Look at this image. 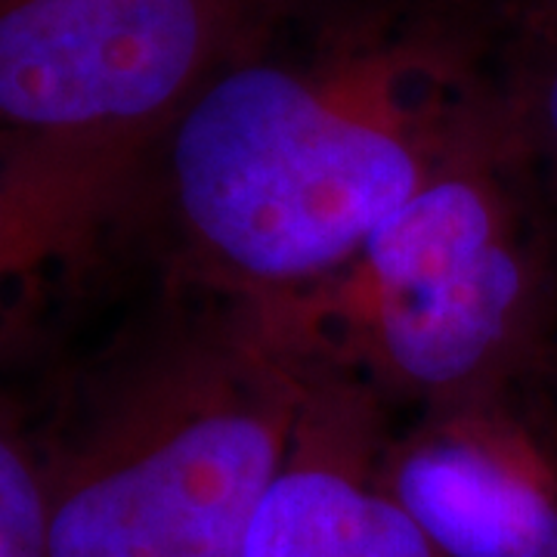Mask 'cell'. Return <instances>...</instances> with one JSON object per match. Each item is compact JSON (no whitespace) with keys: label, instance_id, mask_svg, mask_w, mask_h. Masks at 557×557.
<instances>
[{"label":"cell","instance_id":"cell-5","mask_svg":"<svg viewBox=\"0 0 557 557\" xmlns=\"http://www.w3.org/2000/svg\"><path fill=\"white\" fill-rule=\"evenodd\" d=\"M379 478L440 557H557V456L527 387L416 418Z\"/></svg>","mask_w":557,"mask_h":557},{"label":"cell","instance_id":"cell-11","mask_svg":"<svg viewBox=\"0 0 557 557\" xmlns=\"http://www.w3.org/2000/svg\"><path fill=\"white\" fill-rule=\"evenodd\" d=\"M508 35L545 28L557 22V0H490Z\"/></svg>","mask_w":557,"mask_h":557},{"label":"cell","instance_id":"cell-2","mask_svg":"<svg viewBox=\"0 0 557 557\" xmlns=\"http://www.w3.org/2000/svg\"><path fill=\"white\" fill-rule=\"evenodd\" d=\"M310 381L260 307L168 282L44 449L47 557H239Z\"/></svg>","mask_w":557,"mask_h":557},{"label":"cell","instance_id":"cell-6","mask_svg":"<svg viewBox=\"0 0 557 557\" xmlns=\"http://www.w3.org/2000/svg\"><path fill=\"white\" fill-rule=\"evenodd\" d=\"M149 149L0 134V362L137 226Z\"/></svg>","mask_w":557,"mask_h":557},{"label":"cell","instance_id":"cell-4","mask_svg":"<svg viewBox=\"0 0 557 557\" xmlns=\"http://www.w3.org/2000/svg\"><path fill=\"white\" fill-rule=\"evenodd\" d=\"M273 0H0V134L152 149Z\"/></svg>","mask_w":557,"mask_h":557},{"label":"cell","instance_id":"cell-3","mask_svg":"<svg viewBox=\"0 0 557 557\" xmlns=\"http://www.w3.org/2000/svg\"><path fill=\"white\" fill-rule=\"evenodd\" d=\"M260 310L379 409L421 418L523 391L557 335V260L511 106L498 131L384 220L341 276Z\"/></svg>","mask_w":557,"mask_h":557},{"label":"cell","instance_id":"cell-10","mask_svg":"<svg viewBox=\"0 0 557 557\" xmlns=\"http://www.w3.org/2000/svg\"><path fill=\"white\" fill-rule=\"evenodd\" d=\"M527 399H530L542 437L548 440L552 453L557 456V335L539 362L536 375L527 384Z\"/></svg>","mask_w":557,"mask_h":557},{"label":"cell","instance_id":"cell-8","mask_svg":"<svg viewBox=\"0 0 557 557\" xmlns=\"http://www.w3.org/2000/svg\"><path fill=\"white\" fill-rule=\"evenodd\" d=\"M505 78L523 171L557 260V22L508 35Z\"/></svg>","mask_w":557,"mask_h":557},{"label":"cell","instance_id":"cell-9","mask_svg":"<svg viewBox=\"0 0 557 557\" xmlns=\"http://www.w3.org/2000/svg\"><path fill=\"white\" fill-rule=\"evenodd\" d=\"M0 557H47L44 449L0 403Z\"/></svg>","mask_w":557,"mask_h":557},{"label":"cell","instance_id":"cell-1","mask_svg":"<svg viewBox=\"0 0 557 557\" xmlns=\"http://www.w3.org/2000/svg\"><path fill=\"white\" fill-rule=\"evenodd\" d=\"M490 0H273L149 149L168 282L278 307L508 121Z\"/></svg>","mask_w":557,"mask_h":557},{"label":"cell","instance_id":"cell-7","mask_svg":"<svg viewBox=\"0 0 557 557\" xmlns=\"http://www.w3.org/2000/svg\"><path fill=\"white\" fill-rule=\"evenodd\" d=\"M379 416L357 384L313 366L292 449L239 557H440L381 483Z\"/></svg>","mask_w":557,"mask_h":557}]
</instances>
